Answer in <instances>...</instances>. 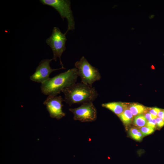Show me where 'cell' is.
<instances>
[{
  "label": "cell",
  "mask_w": 164,
  "mask_h": 164,
  "mask_svg": "<svg viewBox=\"0 0 164 164\" xmlns=\"http://www.w3.org/2000/svg\"><path fill=\"white\" fill-rule=\"evenodd\" d=\"M64 101L69 105L92 102L96 99L98 93L92 86L82 82L76 83L63 89Z\"/></svg>",
  "instance_id": "obj_2"
},
{
  "label": "cell",
  "mask_w": 164,
  "mask_h": 164,
  "mask_svg": "<svg viewBox=\"0 0 164 164\" xmlns=\"http://www.w3.org/2000/svg\"><path fill=\"white\" fill-rule=\"evenodd\" d=\"M43 5L50 6L55 9L63 20L66 19L68 22L66 34L70 30L75 29V22L70 7V2L68 0H40Z\"/></svg>",
  "instance_id": "obj_4"
},
{
  "label": "cell",
  "mask_w": 164,
  "mask_h": 164,
  "mask_svg": "<svg viewBox=\"0 0 164 164\" xmlns=\"http://www.w3.org/2000/svg\"><path fill=\"white\" fill-rule=\"evenodd\" d=\"M118 116L123 123L126 125L130 124L132 121L133 118V115L128 107Z\"/></svg>",
  "instance_id": "obj_11"
},
{
  "label": "cell",
  "mask_w": 164,
  "mask_h": 164,
  "mask_svg": "<svg viewBox=\"0 0 164 164\" xmlns=\"http://www.w3.org/2000/svg\"><path fill=\"white\" fill-rule=\"evenodd\" d=\"M156 126L159 128H161L164 126V120L161 118L157 117L156 118Z\"/></svg>",
  "instance_id": "obj_17"
},
{
  "label": "cell",
  "mask_w": 164,
  "mask_h": 164,
  "mask_svg": "<svg viewBox=\"0 0 164 164\" xmlns=\"http://www.w3.org/2000/svg\"><path fill=\"white\" fill-rule=\"evenodd\" d=\"M74 115L73 119L82 122H92L97 118L96 108L92 102L84 103L79 107L69 109Z\"/></svg>",
  "instance_id": "obj_6"
},
{
  "label": "cell",
  "mask_w": 164,
  "mask_h": 164,
  "mask_svg": "<svg viewBox=\"0 0 164 164\" xmlns=\"http://www.w3.org/2000/svg\"><path fill=\"white\" fill-rule=\"evenodd\" d=\"M128 108L133 116L140 114L148 111V108L146 107L138 104H131Z\"/></svg>",
  "instance_id": "obj_10"
},
{
  "label": "cell",
  "mask_w": 164,
  "mask_h": 164,
  "mask_svg": "<svg viewBox=\"0 0 164 164\" xmlns=\"http://www.w3.org/2000/svg\"><path fill=\"white\" fill-rule=\"evenodd\" d=\"M101 106L110 110L118 116L121 114L127 107L125 103L120 102L103 103Z\"/></svg>",
  "instance_id": "obj_9"
},
{
  "label": "cell",
  "mask_w": 164,
  "mask_h": 164,
  "mask_svg": "<svg viewBox=\"0 0 164 164\" xmlns=\"http://www.w3.org/2000/svg\"><path fill=\"white\" fill-rule=\"evenodd\" d=\"M140 131L143 135L145 136L151 134L154 132V128L145 125L141 127Z\"/></svg>",
  "instance_id": "obj_14"
},
{
  "label": "cell",
  "mask_w": 164,
  "mask_h": 164,
  "mask_svg": "<svg viewBox=\"0 0 164 164\" xmlns=\"http://www.w3.org/2000/svg\"><path fill=\"white\" fill-rule=\"evenodd\" d=\"M64 99L61 96L49 95L43 104L46 106L50 116L53 118L60 119L65 116L62 110Z\"/></svg>",
  "instance_id": "obj_7"
},
{
  "label": "cell",
  "mask_w": 164,
  "mask_h": 164,
  "mask_svg": "<svg viewBox=\"0 0 164 164\" xmlns=\"http://www.w3.org/2000/svg\"><path fill=\"white\" fill-rule=\"evenodd\" d=\"M78 77L77 69L73 68L61 73L41 84L42 92L45 95H57L64 89L76 83Z\"/></svg>",
  "instance_id": "obj_1"
},
{
  "label": "cell",
  "mask_w": 164,
  "mask_h": 164,
  "mask_svg": "<svg viewBox=\"0 0 164 164\" xmlns=\"http://www.w3.org/2000/svg\"><path fill=\"white\" fill-rule=\"evenodd\" d=\"M157 116L164 120V109H161L159 112Z\"/></svg>",
  "instance_id": "obj_19"
},
{
  "label": "cell",
  "mask_w": 164,
  "mask_h": 164,
  "mask_svg": "<svg viewBox=\"0 0 164 164\" xmlns=\"http://www.w3.org/2000/svg\"><path fill=\"white\" fill-rule=\"evenodd\" d=\"M53 60V59H51L41 60L34 73L30 76V79L32 81L42 84L48 80L50 74L53 71L65 69L62 67L56 69L51 68L50 63Z\"/></svg>",
  "instance_id": "obj_8"
},
{
  "label": "cell",
  "mask_w": 164,
  "mask_h": 164,
  "mask_svg": "<svg viewBox=\"0 0 164 164\" xmlns=\"http://www.w3.org/2000/svg\"><path fill=\"white\" fill-rule=\"evenodd\" d=\"M147 120L145 116L139 114L136 116L134 119V125L136 126L142 127L146 125Z\"/></svg>",
  "instance_id": "obj_12"
},
{
  "label": "cell",
  "mask_w": 164,
  "mask_h": 164,
  "mask_svg": "<svg viewBox=\"0 0 164 164\" xmlns=\"http://www.w3.org/2000/svg\"><path fill=\"white\" fill-rule=\"evenodd\" d=\"M146 125L153 128H155L156 125V119H153L147 121Z\"/></svg>",
  "instance_id": "obj_16"
},
{
  "label": "cell",
  "mask_w": 164,
  "mask_h": 164,
  "mask_svg": "<svg viewBox=\"0 0 164 164\" xmlns=\"http://www.w3.org/2000/svg\"><path fill=\"white\" fill-rule=\"evenodd\" d=\"M161 109L160 108L155 107L148 108V111L152 114L157 117L158 114Z\"/></svg>",
  "instance_id": "obj_15"
},
{
  "label": "cell",
  "mask_w": 164,
  "mask_h": 164,
  "mask_svg": "<svg viewBox=\"0 0 164 164\" xmlns=\"http://www.w3.org/2000/svg\"><path fill=\"white\" fill-rule=\"evenodd\" d=\"M144 116L147 120L148 121L153 119H156L157 117L152 114L149 112L146 113Z\"/></svg>",
  "instance_id": "obj_18"
},
{
  "label": "cell",
  "mask_w": 164,
  "mask_h": 164,
  "mask_svg": "<svg viewBox=\"0 0 164 164\" xmlns=\"http://www.w3.org/2000/svg\"><path fill=\"white\" fill-rule=\"evenodd\" d=\"M74 65L81 82L92 86L94 82L100 79L101 76L98 69L91 65L84 56L76 62Z\"/></svg>",
  "instance_id": "obj_3"
},
{
  "label": "cell",
  "mask_w": 164,
  "mask_h": 164,
  "mask_svg": "<svg viewBox=\"0 0 164 164\" xmlns=\"http://www.w3.org/2000/svg\"><path fill=\"white\" fill-rule=\"evenodd\" d=\"M129 132L132 138L137 141H140L142 138L143 135L140 130L136 128H131Z\"/></svg>",
  "instance_id": "obj_13"
},
{
  "label": "cell",
  "mask_w": 164,
  "mask_h": 164,
  "mask_svg": "<svg viewBox=\"0 0 164 164\" xmlns=\"http://www.w3.org/2000/svg\"><path fill=\"white\" fill-rule=\"evenodd\" d=\"M66 34L63 33L59 28L53 27L51 36L46 40V43L51 48L53 53V60L56 61L59 58L60 64L64 67L61 57L63 53L65 50V43L67 40Z\"/></svg>",
  "instance_id": "obj_5"
}]
</instances>
